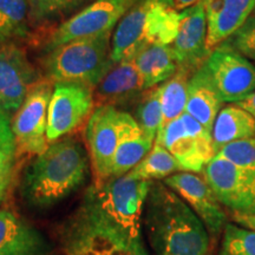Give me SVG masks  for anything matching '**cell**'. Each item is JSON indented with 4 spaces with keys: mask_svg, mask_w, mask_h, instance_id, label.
I'll use <instances>...</instances> for the list:
<instances>
[{
    "mask_svg": "<svg viewBox=\"0 0 255 255\" xmlns=\"http://www.w3.org/2000/svg\"><path fill=\"white\" fill-rule=\"evenodd\" d=\"M142 227L154 255H208L210 237L203 222L163 182L152 181Z\"/></svg>",
    "mask_w": 255,
    "mask_h": 255,
    "instance_id": "cell-1",
    "label": "cell"
},
{
    "mask_svg": "<svg viewBox=\"0 0 255 255\" xmlns=\"http://www.w3.org/2000/svg\"><path fill=\"white\" fill-rule=\"evenodd\" d=\"M89 158L72 137L50 143L25 170L20 191L31 208L45 210L79 189L88 177Z\"/></svg>",
    "mask_w": 255,
    "mask_h": 255,
    "instance_id": "cell-2",
    "label": "cell"
},
{
    "mask_svg": "<svg viewBox=\"0 0 255 255\" xmlns=\"http://www.w3.org/2000/svg\"><path fill=\"white\" fill-rule=\"evenodd\" d=\"M60 241L64 255H151L135 237L102 208L95 186L64 223Z\"/></svg>",
    "mask_w": 255,
    "mask_h": 255,
    "instance_id": "cell-3",
    "label": "cell"
},
{
    "mask_svg": "<svg viewBox=\"0 0 255 255\" xmlns=\"http://www.w3.org/2000/svg\"><path fill=\"white\" fill-rule=\"evenodd\" d=\"M180 26V11L163 0H141L122 18L113 34L111 58L115 63L133 59L154 44L171 45Z\"/></svg>",
    "mask_w": 255,
    "mask_h": 255,
    "instance_id": "cell-4",
    "label": "cell"
},
{
    "mask_svg": "<svg viewBox=\"0 0 255 255\" xmlns=\"http://www.w3.org/2000/svg\"><path fill=\"white\" fill-rule=\"evenodd\" d=\"M114 31L81 38L46 51L41 68L47 81L78 83L96 89L114 68L111 40Z\"/></svg>",
    "mask_w": 255,
    "mask_h": 255,
    "instance_id": "cell-5",
    "label": "cell"
},
{
    "mask_svg": "<svg viewBox=\"0 0 255 255\" xmlns=\"http://www.w3.org/2000/svg\"><path fill=\"white\" fill-rule=\"evenodd\" d=\"M155 141L163 145L187 173L203 171L216 155L212 132L187 113L163 126Z\"/></svg>",
    "mask_w": 255,
    "mask_h": 255,
    "instance_id": "cell-6",
    "label": "cell"
},
{
    "mask_svg": "<svg viewBox=\"0 0 255 255\" xmlns=\"http://www.w3.org/2000/svg\"><path fill=\"white\" fill-rule=\"evenodd\" d=\"M53 85L47 79H40L15 111L11 121V130L17 157L23 155L38 156L49 146L46 137L47 113Z\"/></svg>",
    "mask_w": 255,
    "mask_h": 255,
    "instance_id": "cell-7",
    "label": "cell"
},
{
    "mask_svg": "<svg viewBox=\"0 0 255 255\" xmlns=\"http://www.w3.org/2000/svg\"><path fill=\"white\" fill-rule=\"evenodd\" d=\"M152 181L142 180L128 173L111 177L96 187L102 208L124 229L135 237L142 235V218Z\"/></svg>",
    "mask_w": 255,
    "mask_h": 255,
    "instance_id": "cell-8",
    "label": "cell"
},
{
    "mask_svg": "<svg viewBox=\"0 0 255 255\" xmlns=\"http://www.w3.org/2000/svg\"><path fill=\"white\" fill-rule=\"evenodd\" d=\"M222 103H238L255 91V63L220 45L201 66Z\"/></svg>",
    "mask_w": 255,
    "mask_h": 255,
    "instance_id": "cell-9",
    "label": "cell"
},
{
    "mask_svg": "<svg viewBox=\"0 0 255 255\" xmlns=\"http://www.w3.org/2000/svg\"><path fill=\"white\" fill-rule=\"evenodd\" d=\"M141 0H95L81 12L52 28L45 43L46 51L81 38L114 31L122 18Z\"/></svg>",
    "mask_w": 255,
    "mask_h": 255,
    "instance_id": "cell-10",
    "label": "cell"
},
{
    "mask_svg": "<svg viewBox=\"0 0 255 255\" xmlns=\"http://www.w3.org/2000/svg\"><path fill=\"white\" fill-rule=\"evenodd\" d=\"M203 178L220 203L235 216L255 218V176L222 155L203 169Z\"/></svg>",
    "mask_w": 255,
    "mask_h": 255,
    "instance_id": "cell-11",
    "label": "cell"
},
{
    "mask_svg": "<svg viewBox=\"0 0 255 255\" xmlns=\"http://www.w3.org/2000/svg\"><path fill=\"white\" fill-rule=\"evenodd\" d=\"M95 89L78 83H56L47 113V142L53 143L78 129L95 109Z\"/></svg>",
    "mask_w": 255,
    "mask_h": 255,
    "instance_id": "cell-12",
    "label": "cell"
},
{
    "mask_svg": "<svg viewBox=\"0 0 255 255\" xmlns=\"http://www.w3.org/2000/svg\"><path fill=\"white\" fill-rule=\"evenodd\" d=\"M120 110L114 105L95 107L85 128V139L90 155L95 186L100 187L111 177V169L119 145Z\"/></svg>",
    "mask_w": 255,
    "mask_h": 255,
    "instance_id": "cell-13",
    "label": "cell"
},
{
    "mask_svg": "<svg viewBox=\"0 0 255 255\" xmlns=\"http://www.w3.org/2000/svg\"><path fill=\"white\" fill-rule=\"evenodd\" d=\"M39 81L23 47L17 43L0 46V109L7 114L17 111Z\"/></svg>",
    "mask_w": 255,
    "mask_h": 255,
    "instance_id": "cell-14",
    "label": "cell"
},
{
    "mask_svg": "<svg viewBox=\"0 0 255 255\" xmlns=\"http://www.w3.org/2000/svg\"><path fill=\"white\" fill-rule=\"evenodd\" d=\"M203 222L209 237L216 238L227 225V214L205 178L194 173H176L163 180Z\"/></svg>",
    "mask_w": 255,
    "mask_h": 255,
    "instance_id": "cell-15",
    "label": "cell"
},
{
    "mask_svg": "<svg viewBox=\"0 0 255 255\" xmlns=\"http://www.w3.org/2000/svg\"><path fill=\"white\" fill-rule=\"evenodd\" d=\"M207 18L202 0L180 11V26L171 44L178 69L194 73L206 63L212 53L207 45Z\"/></svg>",
    "mask_w": 255,
    "mask_h": 255,
    "instance_id": "cell-16",
    "label": "cell"
},
{
    "mask_svg": "<svg viewBox=\"0 0 255 255\" xmlns=\"http://www.w3.org/2000/svg\"><path fill=\"white\" fill-rule=\"evenodd\" d=\"M53 251L43 232L12 210L0 209V255H52Z\"/></svg>",
    "mask_w": 255,
    "mask_h": 255,
    "instance_id": "cell-17",
    "label": "cell"
},
{
    "mask_svg": "<svg viewBox=\"0 0 255 255\" xmlns=\"http://www.w3.org/2000/svg\"><path fill=\"white\" fill-rule=\"evenodd\" d=\"M207 18V45L214 51L255 11V0H202Z\"/></svg>",
    "mask_w": 255,
    "mask_h": 255,
    "instance_id": "cell-18",
    "label": "cell"
},
{
    "mask_svg": "<svg viewBox=\"0 0 255 255\" xmlns=\"http://www.w3.org/2000/svg\"><path fill=\"white\" fill-rule=\"evenodd\" d=\"M143 81L133 59L116 63L94 91L95 107L126 104L144 92Z\"/></svg>",
    "mask_w": 255,
    "mask_h": 255,
    "instance_id": "cell-19",
    "label": "cell"
},
{
    "mask_svg": "<svg viewBox=\"0 0 255 255\" xmlns=\"http://www.w3.org/2000/svg\"><path fill=\"white\" fill-rule=\"evenodd\" d=\"M120 139L111 169V177L123 176L131 171L150 152L155 141L144 135L130 114L120 110ZM110 177V178H111Z\"/></svg>",
    "mask_w": 255,
    "mask_h": 255,
    "instance_id": "cell-20",
    "label": "cell"
},
{
    "mask_svg": "<svg viewBox=\"0 0 255 255\" xmlns=\"http://www.w3.org/2000/svg\"><path fill=\"white\" fill-rule=\"evenodd\" d=\"M212 136L216 154L223 146L232 143L254 138V117L238 104L226 105L216 117Z\"/></svg>",
    "mask_w": 255,
    "mask_h": 255,
    "instance_id": "cell-21",
    "label": "cell"
},
{
    "mask_svg": "<svg viewBox=\"0 0 255 255\" xmlns=\"http://www.w3.org/2000/svg\"><path fill=\"white\" fill-rule=\"evenodd\" d=\"M222 104L200 68L191 76L188 85L186 113L206 130L213 132V127L220 110L222 109Z\"/></svg>",
    "mask_w": 255,
    "mask_h": 255,
    "instance_id": "cell-22",
    "label": "cell"
},
{
    "mask_svg": "<svg viewBox=\"0 0 255 255\" xmlns=\"http://www.w3.org/2000/svg\"><path fill=\"white\" fill-rule=\"evenodd\" d=\"M144 90L163 84L177 72L178 65L171 45L154 44L143 49L133 58Z\"/></svg>",
    "mask_w": 255,
    "mask_h": 255,
    "instance_id": "cell-23",
    "label": "cell"
},
{
    "mask_svg": "<svg viewBox=\"0 0 255 255\" xmlns=\"http://www.w3.org/2000/svg\"><path fill=\"white\" fill-rule=\"evenodd\" d=\"M31 28L52 26L58 21H66L95 0H28ZM60 23V24H62Z\"/></svg>",
    "mask_w": 255,
    "mask_h": 255,
    "instance_id": "cell-24",
    "label": "cell"
},
{
    "mask_svg": "<svg viewBox=\"0 0 255 255\" xmlns=\"http://www.w3.org/2000/svg\"><path fill=\"white\" fill-rule=\"evenodd\" d=\"M30 31V1L0 0V43L25 39Z\"/></svg>",
    "mask_w": 255,
    "mask_h": 255,
    "instance_id": "cell-25",
    "label": "cell"
},
{
    "mask_svg": "<svg viewBox=\"0 0 255 255\" xmlns=\"http://www.w3.org/2000/svg\"><path fill=\"white\" fill-rule=\"evenodd\" d=\"M194 73H190L186 70L178 69L173 77L159 85L163 126L178 119L181 115L186 113L188 85Z\"/></svg>",
    "mask_w": 255,
    "mask_h": 255,
    "instance_id": "cell-26",
    "label": "cell"
},
{
    "mask_svg": "<svg viewBox=\"0 0 255 255\" xmlns=\"http://www.w3.org/2000/svg\"><path fill=\"white\" fill-rule=\"evenodd\" d=\"M178 171H182V169L176 158L163 145L155 141L150 152L129 173L142 180L158 181L165 180Z\"/></svg>",
    "mask_w": 255,
    "mask_h": 255,
    "instance_id": "cell-27",
    "label": "cell"
},
{
    "mask_svg": "<svg viewBox=\"0 0 255 255\" xmlns=\"http://www.w3.org/2000/svg\"><path fill=\"white\" fill-rule=\"evenodd\" d=\"M133 119L138 123L144 135L155 141L158 131L163 127L159 87L145 90L139 96L137 100Z\"/></svg>",
    "mask_w": 255,
    "mask_h": 255,
    "instance_id": "cell-28",
    "label": "cell"
},
{
    "mask_svg": "<svg viewBox=\"0 0 255 255\" xmlns=\"http://www.w3.org/2000/svg\"><path fill=\"white\" fill-rule=\"evenodd\" d=\"M218 255H255V231L227 223Z\"/></svg>",
    "mask_w": 255,
    "mask_h": 255,
    "instance_id": "cell-29",
    "label": "cell"
},
{
    "mask_svg": "<svg viewBox=\"0 0 255 255\" xmlns=\"http://www.w3.org/2000/svg\"><path fill=\"white\" fill-rule=\"evenodd\" d=\"M221 45L255 62V11L237 32Z\"/></svg>",
    "mask_w": 255,
    "mask_h": 255,
    "instance_id": "cell-30",
    "label": "cell"
},
{
    "mask_svg": "<svg viewBox=\"0 0 255 255\" xmlns=\"http://www.w3.org/2000/svg\"><path fill=\"white\" fill-rule=\"evenodd\" d=\"M218 154L240 165L255 176V137L223 146Z\"/></svg>",
    "mask_w": 255,
    "mask_h": 255,
    "instance_id": "cell-31",
    "label": "cell"
},
{
    "mask_svg": "<svg viewBox=\"0 0 255 255\" xmlns=\"http://www.w3.org/2000/svg\"><path fill=\"white\" fill-rule=\"evenodd\" d=\"M17 159L14 142L8 143L0 149V186L11 181Z\"/></svg>",
    "mask_w": 255,
    "mask_h": 255,
    "instance_id": "cell-32",
    "label": "cell"
},
{
    "mask_svg": "<svg viewBox=\"0 0 255 255\" xmlns=\"http://www.w3.org/2000/svg\"><path fill=\"white\" fill-rule=\"evenodd\" d=\"M13 141V135L11 130V121L8 119V114L0 109V149L8 143Z\"/></svg>",
    "mask_w": 255,
    "mask_h": 255,
    "instance_id": "cell-33",
    "label": "cell"
},
{
    "mask_svg": "<svg viewBox=\"0 0 255 255\" xmlns=\"http://www.w3.org/2000/svg\"><path fill=\"white\" fill-rule=\"evenodd\" d=\"M235 104H238L239 107L242 108V109H245L247 113H250L255 120V91H253L251 95H248L247 97H245L244 100H241Z\"/></svg>",
    "mask_w": 255,
    "mask_h": 255,
    "instance_id": "cell-34",
    "label": "cell"
},
{
    "mask_svg": "<svg viewBox=\"0 0 255 255\" xmlns=\"http://www.w3.org/2000/svg\"><path fill=\"white\" fill-rule=\"evenodd\" d=\"M165 4H168L170 7L176 9V11H183L190 6L197 4L201 0H163Z\"/></svg>",
    "mask_w": 255,
    "mask_h": 255,
    "instance_id": "cell-35",
    "label": "cell"
},
{
    "mask_svg": "<svg viewBox=\"0 0 255 255\" xmlns=\"http://www.w3.org/2000/svg\"><path fill=\"white\" fill-rule=\"evenodd\" d=\"M239 225L245 226L246 228L255 231V218H244V216H235Z\"/></svg>",
    "mask_w": 255,
    "mask_h": 255,
    "instance_id": "cell-36",
    "label": "cell"
},
{
    "mask_svg": "<svg viewBox=\"0 0 255 255\" xmlns=\"http://www.w3.org/2000/svg\"><path fill=\"white\" fill-rule=\"evenodd\" d=\"M9 182H11V181H9ZM9 182H6V183L1 184V186H0V199H4L5 191L7 190V188L9 186Z\"/></svg>",
    "mask_w": 255,
    "mask_h": 255,
    "instance_id": "cell-37",
    "label": "cell"
},
{
    "mask_svg": "<svg viewBox=\"0 0 255 255\" xmlns=\"http://www.w3.org/2000/svg\"><path fill=\"white\" fill-rule=\"evenodd\" d=\"M2 202V199H0V203H1Z\"/></svg>",
    "mask_w": 255,
    "mask_h": 255,
    "instance_id": "cell-38",
    "label": "cell"
},
{
    "mask_svg": "<svg viewBox=\"0 0 255 255\" xmlns=\"http://www.w3.org/2000/svg\"><path fill=\"white\" fill-rule=\"evenodd\" d=\"M1 45H4V44H1V43H0V46H1Z\"/></svg>",
    "mask_w": 255,
    "mask_h": 255,
    "instance_id": "cell-39",
    "label": "cell"
}]
</instances>
